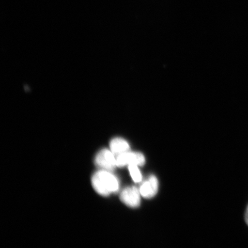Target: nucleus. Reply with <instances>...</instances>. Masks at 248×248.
<instances>
[{"label": "nucleus", "instance_id": "f257e3e1", "mask_svg": "<svg viewBox=\"0 0 248 248\" xmlns=\"http://www.w3.org/2000/svg\"><path fill=\"white\" fill-rule=\"evenodd\" d=\"M92 185L95 190L103 196L119 190V180L108 170H102L93 176Z\"/></svg>", "mask_w": 248, "mask_h": 248}, {"label": "nucleus", "instance_id": "f03ea898", "mask_svg": "<svg viewBox=\"0 0 248 248\" xmlns=\"http://www.w3.org/2000/svg\"><path fill=\"white\" fill-rule=\"evenodd\" d=\"M115 155L110 150L104 149L99 152L95 157L96 165L103 170H113L117 166V160Z\"/></svg>", "mask_w": 248, "mask_h": 248}, {"label": "nucleus", "instance_id": "7ed1b4c3", "mask_svg": "<svg viewBox=\"0 0 248 248\" xmlns=\"http://www.w3.org/2000/svg\"><path fill=\"white\" fill-rule=\"evenodd\" d=\"M116 160L117 166L119 167L132 165V164L142 166H144L145 163V158L143 154L130 151L118 156Z\"/></svg>", "mask_w": 248, "mask_h": 248}, {"label": "nucleus", "instance_id": "20e7f679", "mask_svg": "<svg viewBox=\"0 0 248 248\" xmlns=\"http://www.w3.org/2000/svg\"><path fill=\"white\" fill-rule=\"evenodd\" d=\"M141 194L140 190L135 186L124 188L120 195L121 201L129 207H138L141 202Z\"/></svg>", "mask_w": 248, "mask_h": 248}, {"label": "nucleus", "instance_id": "39448f33", "mask_svg": "<svg viewBox=\"0 0 248 248\" xmlns=\"http://www.w3.org/2000/svg\"><path fill=\"white\" fill-rule=\"evenodd\" d=\"M159 183L156 176L152 175L143 182L140 188L142 197L145 198H153L157 193Z\"/></svg>", "mask_w": 248, "mask_h": 248}, {"label": "nucleus", "instance_id": "423d86ee", "mask_svg": "<svg viewBox=\"0 0 248 248\" xmlns=\"http://www.w3.org/2000/svg\"><path fill=\"white\" fill-rule=\"evenodd\" d=\"M110 151L117 156L130 150L128 142L122 138L113 139L110 142Z\"/></svg>", "mask_w": 248, "mask_h": 248}, {"label": "nucleus", "instance_id": "0eeeda50", "mask_svg": "<svg viewBox=\"0 0 248 248\" xmlns=\"http://www.w3.org/2000/svg\"><path fill=\"white\" fill-rule=\"evenodd\" d=\"M130 174H131L133 181L135 183H140L142 181V175L139 169V166L132 164L128 166Z\"/></svg>", "mask_w": 248, "mask_h": 248}, {"label": "nucleus", "instance_id": "6e6552de", "mask_svg": "<svg viewBox=\"0 0 248 248\" xmlns=\"http://www.w3.org/2000/svg\"><path fill=\"white\" fill-rule=\"evenodd\" d=\"M245 219H246V222L248 226V206L246 210V216H245Z\"/></svg>", "mask_w": 248, "mask_h": 248}]
</instances>
